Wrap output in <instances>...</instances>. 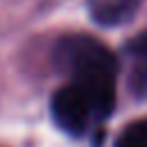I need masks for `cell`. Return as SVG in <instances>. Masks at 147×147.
Returning <instances> with one entry per match:
<instances>
[{
    "instance_id": "obj_2",
    "label": "cell",
    "mask_w": 147,
    "mask_h": 147,
    "mask_svg": "<svg viewBox=\"0 0 147 147\" xmlns=\"http://www.w3.org/2000/svg\"><path fill=\"white\" fill-rule=\"evenodd\" d=\"M51 113H53L55 124L64 133H69L74 138L85 136L94 124L103 122L101 115L96 113L94 103L90 101V96L78 85H74V83L62 85L53 94V99H51Z\"/></svg>"
},
{
    "instance_id": "obj_1",
    "label": "cell",
    "mask_w": 147,
    "mask_h": 147,
    "mask_svg": "<svg viewBox=\"0 0 147 147\" xmlns=\"http://www.w3.org/2000/svg\"><path fill=\"white\" fill-rule=\"evenodd\" d=\"M57 62L67 71L69 83L78 85L101 119H106L115 108L117 80V60L106 44L87 34H69L57 44Z\"/></svg>"
},
{
    "instance_id": "obj_4",
    "label": "cell",
    "mask_w": 147,
    "mask_h": 147,
    "mask_svg": "<svg viewBox=\"0 0 147 147\" xmlns=\"http://www.w3.org/2000/svg\"><path fill=\"white\" fill-rule=\"evenodd\" d=\"M129 55L133 62V76L140 87V92L147 96V32L138 34L129 44Z\"/></svg>"
},
{
    "instance_id": "obj_3",
    "label": "cell",
    "mask_w": 147,
    "mask_h": 147,
    "mask_svg": "<svg viewBox=\"0 0 147 147\" xmlns=\"http://www.w3.org/2000/svg\"><path fill=\"white\" fill-rule=\"evenodd\" d=\"M140 0H94L92 2V14L99 23H108V25H117L129 21L136 9H138Z\"/></svg>"
},
{
    "instance_id": "obj_5",
    "label": "cell",
    "mask_w": 147,
    "mask_h": 147,
    "mask_svg": "<svg viewBox=\"0 0 147 147\" xmlns=\"http://www.w3.org/2000/svg\"><path fill=\"white\" fill-rule=\"evenodd\" d=\"M115 147H147V119L131 122L115 140Z\"/></svg>"
}]
</instances>
